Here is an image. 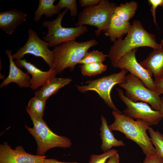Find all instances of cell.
Masks as SVG:
<instances>
[{
	"mask_svg": "<svg viewBox=\"0 0 163 163\" xmlns=\"http://www.w3.org/2000/svg\"><path fill=\"white\" fill-rule=\"evenodd\" d=\"M108 57L101 51L94 50L88 52L83 58L78 62L82 64L95 62H103Z\"/></svg>",
	"mask_w": 163,
	"mask_h": 163,
	"instance_id": "24",
	"label": "cell"
},
{
	"mask_svg": "<svg viewBox=\"0 0 163 163\" xmlns=\"http://www.w3.org/2000/svg\"><path fill=\"white\" fill-rule=\"evenodd\" d=\"M116 89L120 98L126 107L123 111L124 115L133 119L143 121L150 126L157 125L163 119L159 111L154 110L145 103L131 101L121 89Z\"/></svg>",
	"mask_w": 163,
	"mask_h": 163,
	"instance_id": "9",
	"label": "cell"
},
{
	"mask_svg": "<svg viewBox=\"0 0 163 163\" xmlns=\"http://www.w3.org/2000/svg\"><path fill=\"white\" fill-rule=\"evenodd\" d=\"M116 5L108 0H101L97 5L85 8L79 13L76 27L89 25L96 27V36L106 30Z\"/></svg>",
	"mask_w": 163,
	"mask_h": 163,
	"instance_id": "5",
	"label": "cell"
},
{
	"mask_svg": "<svg viewBox=\"0 0 163 163\" xmlns=\"http://www.w3.org/2000/svg\"><path fill=\"white\" fill-rule=\"evenodd\" d=\"M155 91L160 95L163 94V76L154 81Z\"/></svg>",
	"mask_w": 163,
	"mask_h": 163,
	"instance_id": "30",
	"label": "cell"
},
{
	"mask_svg": "<svg viewBox=\"0 0 163 163\" xmlns=\"http://www.w3.org/2000/svg\"><path fill=\"white\" fill-rule=\"evenodd\" d=\"M55 0H39L38 7L34 13V19L38 23L43 15L47 18L59 14L60 10L56 5H54Z\"/></svg>",
	"mask_w": 163,
	"mask_h": 163,
	"instance_id": "20",
	"label": "cell"
},
{
	"mask_svg": "<svg viewBox=\"0 0 163 163\" xmlns=\"http://www.w3.org/2000/svg\"><path fill=\"white\" fill-rule=\"evenodd\" d=\"M68 10L66 8L54 20L45 21L42 23V26L48 29L47 34L43 40L48 43L49 47H54L66 42L75 40L88 31L86 25L71 27H63L62 26V19Z\"/></svg>",
	"mask_w": 163,
	"mask_h": 163,
	"instance_id": "6",
	"label": "cell"
},
{
	"mask_svg": "<svg viewBox=\"0 0 163 163\" xmlns=\"http://www.w3.org/2000/svg\"><path fill=\"white\" fill-rule=\"evenodd\" d=\"M138 7V3L135 1L121 3L115 8L113 14L123 20L129 21L134 16Z\"/></svg>",
	"mask_w": 163,
	"mask_h": 163,
	"instance_id": "21",
	"label": "cell"
},
{
	"mask_svg": "<svg viewBox=\"0 0 163 163\" xmlns=\"http://www.w3.org/2000/svg\"><path fill=\"white\" fill-rule=\"evenodd\" d=\"M15 62L18 67L24 68L27 72L31 75L30 87L33 90H37L40 87L42 86L55 78L57 74L54 69H50L46 71H42L24 59H15Z\"/></svg>",
	"mask_w": 163,
	"mask_h": 163,
	"instance_id": "13",
	"label": "cell"
},
{
	"mask_svg": "<svg viewBox=\"0 0 163 163\" xmlns=\"http://www.w3.org/2000/svg\"><path fill=\"white\" fill-rule=\"evenodd\" d=\"M114 122L108 125L111 131H118L123 133L126 138L136 142L142 149L146 156L154 154L156 152L151 139L146 131L150 127L147 123L133 119L123 114L112 111Z\"/></svg>",
	"mask_w": 163,
	"mask_h": 163,
	"instance_id": "2",
	"label": "cell"
},
{
	"mask_svg": "<svg viewBox=\"0 0 163 163\" xmlns=\"http://www.w3.org/2000/svg\"><path fill=\"white\" fill-rule=\"evenodd\" d=\"M122 38H119L114 42L108 54L114 68L120 58L130 50L141 47H148L153 49L162 47L160 43L156 42L155 35L147 31L139 20L133 21L126 36Z\"/></svg>",
	"mask_w": 163,
	"mask_h": 163,
	"instance_id": "1",
	"label": "cell"
},
{
	"mask_svg": "<svg viewBox=\"0 0 163 163\" xmlns=\"http://www.w3.org/2000/svg\"><path fill=\"white\" fill-rule=\"evenodd\" d=\"M120 157L118 153L110 157L106 163H119Z\"/></svg>",
	"mask_w": 163,
	"mask_h": 163,
	"instance_id": "32",
	"label": "cell"
},
{
	"mask_svg": "<svg viewBox=\"0 0 163 163\" xmlns=\"http://www.w3.org/2000/svg\"><path fill=\"white\" fill-rule=\"evenodd\" d=\"M56 5L60 11L64 8L69 9L72 17L75 16L78 14V7L76 0H60Z\"/></svg>",
	"mask_w": 163,
	"mask_h": 163,
	"instance_id": "26",
	"label": "cell"
},
{
	"mask_svg": "<svg viewBox=\"0 0 163 163\" xmlns=\"http://www.w3.org/2000/svg\"><path fill=\"white\" fill-rule=\"evenodd\" d=\"M46 158L27 153L21 145L13 149L7 142L0 145V163H43Z\"/></svg>",
	"mask_w": 163,
	"mask_h": 163,
	"instance_id": "12",
	"label": "cell"
},
{
	"mask_svg": "<svg viewBox=\"0 0 163 163\" xmlns=\"http://www.w3.org/2000/svg\"><path fill=\"white\" fill-rule=\"evenodd\" d=\"M5 53L9 61V73L7 77L1 84L0 88L7 86L12 82L16 83L21 88L30 87L31 78L28 73L23 72L16 65L13 61L11 50H7Z\"/></svg>",
	"mask_w": 163,
	"mask_h": 163,
	"instance_id": "14",
	"label": "cell"
},
{
	"mask_svg": "<svg viewBox=\"0 0 163 163\" xmlns=\"http://www.w3.org/2000/svg\"><path fill=\"white\" fill-rule=\"evenodd\" d=\"M117 153V151L113 149L101 154L92 155L90 157L89 163H106L108 159Z\"/></svg>",
	"mask_w": 163,
	"mask_h": 163,
	"instance_id": "27",
	"label": "cell"
},
{
	"mask_svg": "<svg viewBox=\"0 0 163 163\" xmlns=\"http://www.w3.org/2000/svg\"><path fill=\"white\" fill-rule=\"evenodd\" d=\"M84 76H95L105 72L107 66L103 62H99L82 64L79 66Z\"/></svg>",
	"mask_w": 163,
	"mask_h": 163,
	"instance_id": "22",
	"label": "cell"
},
{
	"mask_svg": "<svg viewBox=\"0 0 163 163\" xmlns=\"http://www.w3.org/2000/svg\"><path fill=\"white\" fill-rule=\"evenodd\" d=\"M152 142L156 152L163 159V134L150 127L148 129Z\"/></svg>",
	"mask_w": 163,
	"mask_h": 163,
	"instance_id": "25",
	"label": "cell"
},
{
	"mask_svg": "<svg viewBox=\"0 0 163 163\" xmlns=\"http://www.w3.org/2000/svg\"><path fill=\"white\" fill-rule=\"evenodd\" d=\"M27 14L22 11L11 9L0 13V28L11 35L17 26L26 20Z\"/></svg>",
	"mask_w": 163,
	"mask_h": 163,
	"instance_id": "15",
	"label": "cell"
},
{
	"mask_svg": "<svg viewBox=\"0 0 163 163\" xmlns=\"http://www.w3.org/2000/svg\"><path fill=\"white\" fill-rule=\"evenodd\" d=\"M101 124L100 127V138L102 141L101 148L104 152L110 150L114 147L125 146V144L121 140H118L114 137L109 129L106 118L103 115L101 117Z\"/></svg>",
	"mask_w": 163,
	"mask_h": 163,
	"instance_id": "19",
	"label": "cell"
},
{
	"mask_svg": "<svg viewBox=\"0 0 163 163\" xmlns=\"http://www.w3.org/2000/svg\"><path fill=\"white\" fill-rule=\"evenodd\" d=\"M46 100L34 96L29 101L27 107L36 116L43 118Z\"/></svg>",
	"mask_w": 163,
	"mask_h": 163,
	"instance_id": "23",
	"label": "cell"
},
{
	"mask_svg": "<svg viewBox=\"0 0 163 163\" xmlns=\"http://www.w3.org/2000/svg\"><path fill=\"white\" fill-rule=\"evenodd\" d=\"M28 38L25 44L12 55L13 59H21L25 55L30 54L42 58L48 65L50 69H53L54 53L49 48L48 43L40 39L31 29L28 30Z\"/></svg>",
	"mask_w": 163,
	"mask_h": 163,
	"instance_id": "10",
	"label": "cell"
},
{
	"mask_svg": "<svg viewBox=\"0 0 163 163\" xmlns=\"http://www.w3.org/2000/svg\"><path fill=\"white\" fill-rule=\"evenodd\" d=\"M125 91L126 96L131 101H141L150 104L154 110L159 111L161 97L155 91L147 88L139 78L127 75L124 82L118 85Z\"/></svg>",
	"mask_w": 163,
	"mask_h": 163,
	"instance_id": "8",
	"label": "cell"
},
{
	"mask_svg": "<svg viewBox=\"0 0 163 163\" xmlns=\"http://www.w3.org/2000/svg\"><path fill=\"white\" fill-rule=\"evenodd\" d=\"M101 0H79V4L82 7H87L96 5L98 4Z\"/></svg>",
	"mask_w": 163,
	"mask_h": 163,
	"instance_id": "31",
	"label": "cell"
},
{
	"mask_svg": "<svg viewBox=\"0 0 163 163\" xmlns=\"http://www.w3.org/2000/svg\"><path fill=\"white\" fill-rule=\"evenodd\" d=\"M161 7L163 9V3L162 4V5H161ZM160 44H161V47H162V45H163V38H162V39L161 40V41Z\"/></svg>",
	"mask_w": 163,
	"mask_h": 163,
	"instance_id": "35",
	"label": "cell"
},
{
	"mask_svg": "<svg viewBox=\"0 0 163 163\" xmlns=\"http://www.w3.org/2000/svg\"><path fill=\"white\" fill-rule=\"evenodd\" d=\"M72 79L69 78H55L43 85L35 93L34 96L47 100L50 96L56 93L59 90L69 84Z\"/></svg>",
	"mask_w": 163,
	"mask_h": 163,
	"instance_id": "18",
	"label": "cell"
},
{
	"mask_svg": "<svg viewBox=\"0 0 163 163\" xmlns=\"http://www.w3.org/2000/svg\"><path fill=\"white\" fill-rule=\"evenodd\" d=\"M95 39L82 42L75 40L63 43L53 47V69L57 74L61 73L66 68L73 70L75 66L83 58L88 50L97 45Z\"/></svg>",
	"mask_w": 163,
	"mask_h": 163,
	"instance_id": "3",
	"label": "cell"
},
{
	"mask_svg": "<svg viewBox=\"0 0 163 163\" xmlns=\"http://www.w3.org/2000/svg\"><path fill=\"white\" fill-rule=\"evenodd\" d=\"M159 111L163 117V97H161V100Z\"/></svg>",
	"mask_w": 163,
	"mask_h": 163,
	"instance_id": "34",
	"label": "cell"
},
{
	"mask_svg": "<svg viewBox=\"0 0 163 163\" xmlns=\"http://www.w3.org/2000/svg\"><path fill=\"white\" fill-rule=\"evenodd\" d=\"M137 51L136 48L125 54L118 60L116 68L127 70L130 74L140 79L147 88L155 91L153 75L137 61L136 56Z\"/></svg>",
	"mask_w": 163,
	"mask_h": 163,
	"instance_id": "11",
	"label": "cell"
},
{
	"mask_svg": "<svg viewBox=\"0 0 163 163\" xmlns=\"http://www.w3.org/2000/svg\"><path fill=\"white\" fill-rule=\"evenodd\" d=\"M148 1L151 6L150 11L152 13L154 22L157 26L156 20V10L158 6L161 5L163 3V0H149Z\"/></svg>",
	"mask_w": 163,
	"mask_h": 163,
	"instance_id": "28",
	"label": "cell"
},
{
	"mask_svg": "<svg viewBox=\"0 0 163 163\" xmlns=\"http://www.w3.org/2000/svg\"><path fill=\"white\" fill-rule=\"evenodd\" d=\"M128 71L123 69L117 73L112 74L94 80L86 81V85H77V89L81 92L88 91L96 92L102 98L106 104L110 108L116 113L122 114L113 102L110 96L111 89L116 84H119L125 82Z\"/></svg>",
	"mask_w": 163,
	"mask_h": 163,
	"instance_id": "7",
	"label": "cell"
},
{
	"mask_svg": "<svg viewBox=\"0 0 163 163\" xmlns=\"http://www.w3.org/2000/svg\"><path fill=\"white\" fill-rule=\"evenodd\" d=\"M43 163H78L77 162H65L58 161L55 159L50 158L44 159Z\"/></svg>",
	"mask_w": 163,
	"mask_h": 163,
	"instance_id": "33",
	"label": "cell"
},
{
	"mask_svg": "<svg viewBox=\"0 0 163 163\" xmlns=\"http://www.w3.org/2000/svg\"><path fill=\"white\" fill-rule=\"evenodd\" d=\"M131 25L129 21H125L116 14L112 15L104 34L110 37V40L115 42L129 31Z\"/></svg>",
	"mask_w": 163,
	"mask_h": 163,
	"instance_id": "17",
	"label": "cell"
},
{
	"mask_svg": "<svg viewBox=\"0 0 163 163\" xmlns=\"http://www.w3.org/2000/svg\"><path fill=\"white\" fill-rule=\"evenodd\" d=\"M26 111L30 117L33 126L31 128L25 125V127L35 140L37 145V155H45L49 150L54 148H66L72 146V144L69 139L53 132L43 118L36 116L27 107Z\"/></svg>",
	"mask_w": 163,
	"mask_h": 163,
	"instance_id": "4",
	"label": "cell"
},
{
	"mask_svg": "<svg viewBox=\"0 0 163 163\" xmlns=\"http://www.w3.org/2000/svg\"><path fill=\"white\" fill-rule=\"evenodd\" d=\"M139 63L153 75L155 80L163 76V47L153 49Z\"/></svg>",
	"mask_w": 163,
	"mask_h": 163,
	"instance_id": "16",
	"label": "cell"
},
{
	"mask_svg": "<svg viewBox=\"0 0 163 163\" xmlns=\"http://www.w3.org/2000/svg\"><path fill=\"white\" fill-rule=\"evenodd\" d=\"M143 163H163V159L156 152L154 154L146 156Z\"/></svg>",
	"mask_w": 163,
	"mask_h": 163,
	"instance_id": "29",
	"label": "cell"
}]
</instances>
